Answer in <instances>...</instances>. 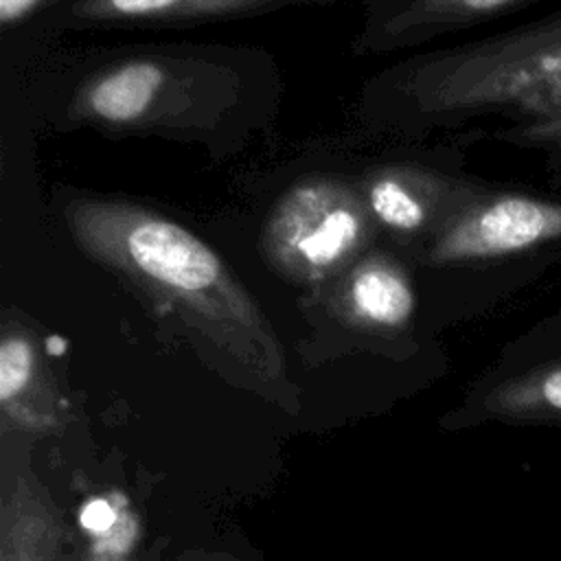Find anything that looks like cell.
<instances>
[{
	"label": "cell",
	"mask_w": 561,
	"mask_h": 561,
	"mask_svg": "<svg viewBox=\"0 0 561 561\" xmlns=\"http://www.w3.org/2000/svg\"><path fill=\"white\" fill-rule=\"evenodd\" d=\"M364 103L373 123L401 134L495 121V140L543 153L561 195V9L416 55L375 77Z\"/></svg>",
	"instance_id": "obj_1"
},
{
	"label": "cell",
	"mask_w": 561,
	"mask_h": 561,
	"mask_svg": "<svg viewBox=\"0 0 561 561\" xmlns=\"http://www.w3.org/2000/svg\"><path fill=\"white\" fill-rule=\"evenodd\" d=\"M61 215L75 245L145 298L221 340L267 342L248 289L186 226L142 204L99 195H72Z\"/></svg>",
	"instance_id": "obj_2"
},
{
	"label": "cell",
	"mask_w": 561,
	"mask_h": 561,
	"mask_svg": "<svg viewBox=\"0 0 561 561\" xmlns=\"http://www.w3.org/2000/svg\"><path fill=\"white\" fill-rule=\"evenodd\" d=\"M239 77L210 57L136 55L90 72L70 118L105 131L208 134L239 99Z\"/></svg>",
	"instance_id": "obj_3"
},
{
	"label": "cell",
	"mask_w": 561,
	"mask_h": 561,
	"mask_svg": "<svg viewBox=\"0 0 561 561\" xmlns=\"http://www.w3.org/2000/svg\"><path fill=\"white\" fill-rule=\"evenodd\" d=\"M377 234L357 182L309 175L289 186L267 215L261 252L283 278L318 287L335 280Z\"/></svg>",
	"instance_id": "obj_4"
},
{
	"label": "cell",
	"mask_w": 561,
	"mask_h": 561,
	"mask_svg": "<svg viewBox=\"0 0 561 561\" xmlns=\"http://www.w3.org/2000/svg\"><path fill=\"white\" fill-rule=\"evenodd\" d=\"M438 270L513 267L528 278L561 265V195L486 184L421 250Z\"/></svg>",
	"instance_id": "obj_5"
},
{
	"label": "cell",
	"mask_w": 561,
	"mask_h": 561,
	"mask_svg": "<svg viewBox=\"0 0 561 561\" xmlns=\"http://www.w3.org/2000/svg\"><path fill=\"white\" fill-rule=\"evenodd\" d=\"M486 184L425 164H381L357 182L377 230L421 250Z\"/></svg>",
	"instance_id": "obj_6"
},
{
	"label": "cell",
	"mask_w": 561,
	"mask_h": 561,
	"mask_svg": "<svg viewBox=\"0 0 561 561\" xmlns=\"http://www.w3.org/2000/svg\"><path fill=\"white\" fill-rule=\"evenodd\" d=\"M541 0H368L355 48L390 53L517 13Z\"/></svg>",
	"instance_id": "obj_7"
},
{
	"label": "cell",
	"mask_w": 561,
	"mask_h": 561,
	"mask_svg": "<svg viewBox=\"0 0 561 561\" xmlns=\"http://www.w3.org/2000/svg\"><path fill=\"white\" fill-rule=\"evenodd\" d=\"M335 298L355 322L401 329L416 309V291L405 265L383 250H366L335 278Z\"/></svg>",
	"instance_id": "obj_8"
},
{
	"label": "cell",
	"mask_w": 561,
	"mask_h": 561,
	"mask_svg": "<svg viewBox=\"0 0 561 561\" xmlns=\"http://www.w3.org/2000/svg\"><path fill=\"white\" fill-rule=\"evenodd\" d=\"M298 0H75L70 24L79 26H180L254 15Z\"/></svg>",
	"instance_id": "obj_9"
},
{
	"label": "cell",
	"mask_w": 561,
	"mask_h": 561,
	"mask_svg": "<svg viewBox=\"0 0 561 561\" xmlns=\"http://www.w3.org/2000/svg\"><path fill=\"white\" fill-rule=\"evenodd\" d=\"M486 405L522 421L561 423V353H543L537 362L500 381Z\"/></svg>",
	"instance_id": "obj_10"
},
{
	"label": "cell",
	"mask_w": 561,
	"mask_h": 561,
	"mask_svg": "<svg viewBox=\"0 0 561 561\" xmlns=\"http://www.w3.org/2000/svg\"><path fill=\"white\" fill-rule=\"evenodd\" d=\"M35 366L33 344L20 333H4L0 344V399L7 403L28 383Z\"/></svg>",
	"instance_id": "obj_11"
},
{
	"label": "cell",
	"mask_w": 561,
	"mask_h": 561,
	"mask_svg": "<svg viewBox=\"0 0 561 561\" xmlns=\"http://www.w3.org/2000/svg\"><path fill=\"white\" fill-rule=\"evenodd\" d=\"M48 2L50 0H0V24L11 28Z\"/></svg>",
	"instance_id": "obj_12"
},
{
	"label": "cell",
	"mask_w": 561,
	"mask_h": 561,
	"mask_svg": "<svg viewBox=\"0 0 561 561\" xmlns=\"http://www.w3.org/2000/svg\"><path fill=\"white\" fill-rule=\"evenodd\" d=\"M114 519L116 515L105 500H92L81 513V524L92 533H105L114 526Z\"/></svg>",
	"instance_id": "obj_13"
},
{
	"label": "cell",
	"mask_w": 561,
	"mask_h": 561,
	"mask_svg": "<svg viewBox=\"0 0 561 561\" xmlns=\"http://www.w3.org/2000/svg\"><path fill=\"white\" fill-rule=\"evenodd\" d=\"M541 331H543V337H559L561 335V309L541 324Z\"/></svg>",
	"instance_id": "obj_14"
},
{
	"label": "cell",
	"mask_w": 561,
	"mask_h": 561,
	"mask_svg": "<svg viewBox=\"0 0 561 561\" xmlns=\"http://www.w3.org/2000/svg\"><path fill=\"white\" fill-rule=\"evenodd\" d=\"M298 2H313V0H298Z\"/></svg>",
	"instance_id": "obj_15"
}]
</instances>
